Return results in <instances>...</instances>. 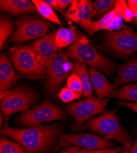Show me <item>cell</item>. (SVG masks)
I'll use <instances>...</instances> for the list:
<instances>
[{
	"label": "cell",
	"instance_id": "cell-1",
	"mask_svg": "<svg viewBox=\"0 0 137 153\" xmlns=\"http://www.w3.org/2000/svg\"><path fill=\"white\" fill-rule=\"evenodd\" d=\"M61 128L59 125L31 127L23 129L4 126L1 134L14 139L27 153H40L53 147Z\"/></svg>",
	"mask_w": 137,
	"mask_h": 153
},
{
	"label": "cell",
	"instance_id": "cell-2",
	"mask_svg": "<svg viewBox=\"0 0 137 153\" xmlns=\"http://www.w3.org/2000/svg\"><path fill=\"white\" fill-rule=\"evenodd\" d=\"M67 54L69 57L88 64L109 76L113 75L116 69L115 64L98 52L84 35L77 36L74 42L67 48Z\"/></svg>",
	"mask_w": 137,
	"mask_h": 153
},
{
	"label": "cell",
	"instance_id": "cell-3",
	"mask_svg": "<svg viewBox=\"0 0 137 153\" xmlns=\"http://www.w3.org/2000/svg\"><path fill=\"white\" fill-rule=\"evenodd\" d=\"M9 55L15 68L23 75L36 80L44 78L46 72L41 65V58L34 45L12 47Z\"/></svg>",
	"mask_w": 137,
	"mask_h": 153
},
{
	"label": "cell",
	"instance_id": "cell-4",
	"mask_svg": "<svg viewBox=\"0 0 137 153\" xmlns=\"http://www.w3.org/2000/svg\"><path fill=\"white\" fill-rule=\"evenodd\" d=\"M88 127L91 131L102 134L106 138L118 140L123 144L126 151L130 149L131 139L126 129L120 125L116 110L105 111L92 119L88 122Z\"/></svg>",
	"mask_w": 137,
	"mask_h": 153
},
{
	"label": "cell",
	"instance_id": "cell-5",
	"mask_svg": "<svg viewBox=\"0 0 137 153\" xmlns=\"http://www.w3.org/2000/svg\"><path fill=\"white\" fill-rule=\"evenodd\" d=\"M67 116L63 110L49 100L46 99L41 105L22 112L19 121L23 126L31 127L39 126L44 122L65 120Z\"/></svg>",
	"mask_w": 137,
	"mask_h": 153
},
{
	"label": "cell",
	"instance_id": "cell-6",
	"mask_svg": "<svg viewBox=\"0 0 137 153\" xmlns=\"http://www.w3.org/2000/svg\"><path fill=\"white\" fill-rule=\"evenodd\" d=\"M108 100L109 98L100 99L94 96H91L82 101L68 105L66 111L74 119V129H78L85 121L99 113H104Z\"/></svg>",
	"mask_w": 137,
	"mask_h": 153
},
{
	"label": "cell",
	"instance_id": "cell-7",
	"mask_svg": "<svg viewBox=\"0 0 137 153\" xmlns=\"http://www.w3.org/2000/svg\"><path fill=\"white\" fill-rule=\"evenodd\" d=\"M104 40L113 52L126 57L137 52V33L129 26H124L118 31H108Z\"/></svg>",
	"mask_w": 137,
	"mask_h": 153
},
{
	"label": "cell",
	"instance_id": "cell-8",
	"mask_svg": "<svg viewBox=\"0 0 137 153\" xmlns=\"http://www.w3.org/2000/svg\"><path fill=\"white\" fill-rule=\"evenodd\" d=\"M68 55L60 50L47 69L46 89L49 96L54 97L61 84L69 76L73 64L68 61Z\"/></svg>",
	"mask_w": 137,
	"mask_h": 153
},
{
	"label": "cell",
	"instance_id": "cell-9",
	"mask_svg": "<svg viewBox=\"0 0 137 153\" xmlns=\"http://www.w3.org/2000/svg\"><path fill=\"white\" fill-rule=\"evenodd\" d=\"M17 29L12 34L9 42L22 44L33 40L46 34L50 25L46 22L32 16H25L16 20Z\"/></svg>",
	"mask_w": 137,
	"mask_h": 153
},
{
	"label": "cell",
	"instance_id": "cell-10",
	"mask_svg": "<svg viewBox=\"0 0 137 153\" xmlns=\"http://www.w3.org/2000/svg\"><path fill=\"white\" fill-rule=\"evenodd\" d=\"M36 95L27 88L18 87L10 90L9 93L1 100V109L7 126L9 118L12 113L25 111L34 102Z\"/></svg>",
	"mask_w": 137,
	"mask_h": 153
},
{
	"label": "cell",
	"instance_id": "cell-11",
	"mask_svg": "<svg viewBox=\"0 0 137 153\" xmlns=\"http://www.w3.org/2000/svg\"><path fill=\"white\" fill-rule=\"evenodd\" d=\"M58 145L60 147L81 146L89 150L109 149L113 146L108 138H102L92 134H61Z\"/></svg>",
	"mask_w": 137,
	"mask_h": 153
},
{
	"label": "cell",
	"instance_id": "cell-12",
	"mask_svg": "<svg viewBox=\"0 0 137 153\" xmlns=\"http://www.w3.org/2000/svg\"><path fill=\"white\" fill-rule=\"evenodd\" d=\"M55 31L46 34L34 43V47L41 58V65L46 72L52 60L58 54L55 46Z\"/></svg>",
	"mask_w": 137,
	"mask_h": 153
},
{
	"label": "cell",
	"instance_id": "cell-13",
	"mask_svg": "<svg viewBox=\"0 0 137 153\" xmlns=\"http://www.w3.org/2000/svg\"><path fill=\"white\" fill-rule=\"evenodd\" d=\"M95 14V10L90 0H74L65 15L68 20L80 25L82 22L92 20Z\"/></svg>",
	"mask_w": 137,
	"mask_h": 153
},
{
	"label": "cell",
	"instance_id": "cell-14",
	"mask_svg": "<svg viewBox=\"0 0 137 153\" xmlns=\"http://www.w3.org/2000/svg\"><path fill=\"white\" fill-rule=\"evenodd\" d=\"M89 74L97 97L100 99L111 97L115 93V88L107 80L106 76L94 68L89 69Z\"/></svg>",
	"mask_w": 137,
	"mask_h": 153
},
{
	"label": "cell",
	"instance_id": "cell-15",
	"mask_svg": "<svg viewBox=\"0 0 137 153\" xmlns=\"http://www.w3.org/2000/svg\"><path fill=\"white\" fill-rule=\"evenodd\" d=\"M0 9L14 16L37 12L34 4L28 0H1Z\"/></svg>",
	"mask_w": 137,
	"mask_h": 153
},
{
	"label": "cell",
	"instance_id": "cell-16",
	"mask_svg": "<svg viewBox=\"0 0 137 153\" xmlns=\"http://www.w3.org/2000/svg\"><path fill=\"white\" fill-rule=\"evenodd\" d=\"M19 78L18 74L14 71L7 55L2 52L0 56V88L6 90L16 83Z\"/></svg>",
	"mask_w": 137,
	"mask_h": 153
},
{
	"label": "cell",
	"instance_id": "cell-17",
	"mask_svg": "<svg viewBox=\"0 0 137 153\" xmlns=\"http://www.w3.org/2000/svg\"><path fill=\"white\" fill-rule=\"evenodd\" d=\"M135 81H137V58L129 60L118 68L114 88L116 90L120 85Z\"/></svg>",
	"mask_w": 137,
	"mask_h": 153
},
{
	"label": "cell",
	"instance_id": "cell-18",
	"mask_svg": "<svg viewBox=\"0 0 137 153\" xmlns=\"http://www.w3.org/2000/svg\"><path fill=\"white\" fill-rule=\"evenodd\" d=\"M73 73L76 74L81 79L84 88L83 95L84 97H88L92 96L93 92V85L91 79L90 74L88 67L84 63L79 61H74L73 63L72 68Z\"/></svg>",
	"mask_w": 137,
	"mask_h": 153
},
{
	"label": "cell",
	"instance_id": "cell-19",
	"mask_svg": "<svg viewBox=\"0 0 137 153\" xmlns=\"http://www.w3.org/2000/svg\"><path fill=\"white\" fill-rule=\"evenodd\" d=\"M118 12L115 9L109 12L106 16L101 18L97 22L89 20L82 22L80 24L81 27L88 33L93 36L97 31L102 30H106L110 23L118 16Z\"/></svg>",
	"mask_w": 137,
	"mask_h": 153
},
{
	"label": "cell",
	"instance_id": "cell-20",
	"mask_svg": "<svg viewBox=\"0 0 137 153\" xmlns=\"http://www.w3.org/2000/svg\"><path fill=\"white\" fill-rule=\"evenodd\" d=\"M76 33L73 28H60L55 34V46L57 50L70 46L76 39Z\"/></svg>",
	"mask_w": 137,
	"mask_h": 153
},
{
	"label": "cell",
	"instance_id": "cell-21",
	"mask_svg": "<svg viewBox=\"0 0 137 153\" xmlns=\"http://www.w3.org/2000/svg\"><path fill=\"white\" fill-rule=\"evenodd\" d=\"M137 102V83L124 86L115 91L111 97Z\"/></svg>",
	"mask_w": 137,
	"mask_h": 153
},
{
	"label": "cell",
	"instance_id": "cell-22",
	"mask_svg": "<svg viewBox=\"0 0 137 153\" xmlns=\"http://www.w3.org/2000/svg\"><path fill=\"white\" fill-rule=\"evenodd\" d=\"M32 3L35 6L37 11L44 18L57 25H61L60 20L57 16L52 7L48 5L44 1H41V0H33Z\"/></svg>",
	"mask_w": 137,
	"mask_h": 153
},
{
	"label": "cell",
	"instance_id": "cell-23",
	"mask_svg": "<svg viewBox=\"0 0 137 153\" xmlns=\"http://www.w3.org/2000/svg\"><path fill=\"white\" fill-rule=\"evenodd\" d=\"M14 23L7 16H1L0 19V47H3L14 30Z\"/></svg>",
	"mask_w": 137,
	"mask_h": 153
},
{
	"label": "cell",
	"instance_id": "cell-24",
	"mask_svg": "<svg viewBox=\"0 0 137 153\" xmlns=\"http://www.w3.org/2000/svg\"><path fill=\"white\" fill-rule=\"evenodd\" d=\"M116 1L114 0H97L94 3L95 17L100 19L109 12L115 9Z\"/></svg>",
	"mask_w": 137,
	"mask_h": 153
},
{
	"label": "cell",
	"instance_id": "cell-25",
	"mask_svg": "<svg viewBox=\"0 0 137 153\" xmlns=\"http://www.w3.org/2000/svg\"><path fill=\"white\" fill-rule=\"evenodd\" d=\"M0 153H27L18 143H15L4 137L0 140Z\"/></svg>",
	"mask_w": 137,
	"mask_h": 153
},
{
	"label": "cell",
	"instance_id": "cell-26",
	"mask_svg": "<svg viewBox=\"0 0 137 153\" xmlns=\"http://www.w3.org/2000/svg\"><path fill=\"white\" fill-rule=\"evenodd\" d=\"M115 9L120 14L123 19L127 22H131L133 16L129 5L127 4V1L125 0H118L116 1Z\"/></svg>",
	"mask_w": 137,
	"mask_h": 153
},
{
	"label": "cell",
	"instance_id": "cell-27",
	"mask_svg": "<svg viewBox=\"0 0 137 153\" xmlns=\"http://www.w3.org/2000/svg\"><path fill=\"white\" fill-rule=\"evenodd\" d=\"M67 86L73 91L78 94H83V84L79 76L76 74L73 73V74L68 76L67 82Z\"/></svg>",
	"mask_w": 137,
	"mask_h": 153
},
{
	"label": "cell",
	"instance_id": "cell-28",
	"mask_svg": "<svg viewBox=\"0 0 137 153\" xmlns=\"http://www.w3.org/2000/svg\"><path fill=\"white\" fill-rule=\"evenodd\" d=\"M81 96L82 94L73 91L67 86L62 88L58 94V97L65 103L70 102L74 100L78 99Z\"/></svg>",
	"mask_w": 137,
	"mask_h": 153
},
{
	"label": "cell",
	"instance_id": "cell-29",
	"mask_svg": "<svg viewBox=\"0 0 137 153\" xmlns=\"http://www.w3.org/2000/svg\"><path fill=\"white\" fill-rule=\"evenodd\" d=\"M123 27V18L120 14L118 16L112 21L106 30L108 31H118Z\"/></svg>",
	"mask_w": 137,
	"mask_h": 153
},
{
	"label": "cell",
	"instance_id": "cell-30",
	"mask_svg": "<svg viewBox=\"0 0 137 153\" xmlns=\"http://www.w3.org/2000/svg\"><path fill=\"white\" fill-rule=\"evenodd\" d=\"M122 148H109L105 149H99V150H89L80 149L79 153H115L117 152H121Z\"/></svg>",
	"mask_w": 137,
	"mask_h": 153
},
{
	"label": "cell",
	"instance_id": "cell-31",
	"mask_svg": "<svg viewBox=\"0 0 137 153\" xmlns=\"http://www.w3.org/2000/svg\"><path fill=\"white\" fill-rule=\"evenodd\" d=\"M118 104L122 106L126 107L133 111L137 114V102H119Z\"/></svg>",
	"mask_w": 137,
	"mask_h": 153
},
{
	"label": "cell",
	"instance_id": "cell-32",
	"mask_svg": "<svg viewBox=\"0 0 137 153\" xmlns=\"http://www.w3.org/2000/svg\"><path fill=\"white\" fill-rule=\"evenodd\" d=\"M73 1L72 0H58V10L60 12L64 11L68 6L71 4Z\"/></svg>",
	"mask_w": 137,
	"mask_h": 153
},
{
	"label": "cell",
	"instance_id": "cell-33",
	"mask_svg": "<svg viewBox=\"0 0 137 153\" xmlns=\"http://www.w3.org/2000/svg\"><path fill=\"white\" fill-rule=\"evenodd\" d=\"M127 3L133 16L137 18V0H129Z\"/></svg>",
	"mask_w": 137,
	"mask_h": 153
},
{
	"label": "cell",
	"instance_id": "cell-34",
	"mask_svg": "<svg viewBox=\"0 0 137 153\" xmlns=\"http://www.w3.org/2000/svg\"><path fill=\"white\" fill-rule=\"evenodd\" d=\"M80 148L78 146H70L65 148L61 153H79Z\"/></svg>",
	"mask_w": 137,
	"mask_h": 153
},
{
	"label": "cell",
	"instance_id": "cell-35",
	"mask_svg": "<svg viewBox=\"0 0 137 153\" xmlns=\"http://www.w3.org/2000/svg\"><path fill=\"white\" fill-rule=\"evenodd\" d=\"M44 1L51 7L55 9L56 10L58 9V0H44Z\"/></svg>",
	"mask_w": 137,
	"mask_h": 153
},
{
	"label": "cell",
	"instance_id": "cell-36",
	"mask_svg": "<svg viewBox=\"0 0 137 153\" xmlns=\"http://www.w3.org/2000/svg\"><path fill=\"white\" fill-rule=\"evenodd\" d=\"M129 153H137V138L134 143L132 145Z\"/></svg>",
	"mask_w": 137,
	"mask_h": 153
},
{
	"label": "cell",
	"instance_id": "cell-37",
	"mask_svg": "<svg viewBox=\"0 0 137 153\" xmlns=\"http://www.w3.org/2000/svg\"><path fill=\"white\" fill-rule=\"evenodd\" d=\"M10 92V90H1L0 91V98H1V100L5 97Z\"/></svg>",
	"mask_w": 137,
	"mask_h": 153
},
{
	"label": "cell",
	"instance_id": "cell-38",
	"mask_svg": "<svg viewBox=\"0 0 137 153\" xmlns=\"http://www.w3.org/2000/svg\"><path fill=\"white\" fill-rule=\"evenodd\" d=\"M0 121H1V124H0V126H2L3 125V114H1V115H0Z\"/></svg>",
	"mask_w": 137,
	"mask_h": 153
},
{
	"label": "cell",
	"instance_id": "cell-39",
	"mask_svg": "<svg viewBox=\"0 0 137 153\" xmlns=\"http://www.w3.org/2000/svg\"><path fill=\"white\" fill-rule=\"evenodd\" d=\"M115 153H129V151H124V152H115Z\"/></svg>",
	"mask_w": 137,
	"mask_h": 153
}]
</instances>
